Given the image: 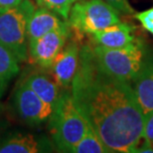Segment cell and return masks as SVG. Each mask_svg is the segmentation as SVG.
<instances>
[{"mask_svg":"<svg viewBox=\"0 0 153 153\" xmlns=\"http://www.w3.org/2000/svg\"><path fill=\"white\" fill-rule=\"evenodd\" d=\"M49 119V129L53 141L57 148L64 152H71L90 126L68 90L60 94Z\"/></svg>","mask_w":153,"mask_h":153,"instance_id":"cell-2","label":"cell"},{"mask_svg":"<svg viewBox=\"0 0 153 153\" xmlns=\"http://www.w3.org/2000/svg\"><path fill=\"white\" fill-rule=\"evenodd\" d=\"M69 25L76 40L120 22L119 12L103 0H82L73 4Z\"/></svg>","mask_w":153,"mask_h":153,"instance_id":"cell-5","label":"cell"},{"mask_svg":"<svg viewBox=\"0 0 153 153\" xmlns=\"http://www.w3.org/2000/svg\"><path fill=\"white\" fill-rule=\"evenodd\" d=\"M105 2L108 3L109 5L115 8L119 13L123 14H134L135 11L130 6L128 0H103Z\"/></svg>","mask_w":153,"mask_h":153,"instance_id":"cell-19","label":"cell"},{"mask_svg":"<svg viewBox=\"0 0 153 153\" xmlns=\"http://www.w3.org/2000/svg\"><path fill=\"white\" fill-rule=\"evenodd\" d=\"M142 138L153 148V111L144 117Z\"/></svg>","mask_w":153,"mask_h":153,"instance_id":"cell-18","label":"cell"},{"mask_svg":"<svg viewBox=\"0 0 153 153\" xmlns=\"http://www.w3.org/2000/svg\"><path fill=\"white\" fill-rule=\"evenodd\" d=\"M93 56L100 68L114 78L132 82L145 62V47L136 40L123 48H105L90 44Z\"/></svg>","mask_w":153,"mask_h":153,"instance_id":"cell-3","label":"cell"},{"mask_svg":"<svg viewBox=\"0 0 153 153\" xmlns=\"http://www.w3.org/2000/svg\"><path fill=\"white\" fill-rule=\"evenodd\" d=\"M76 1H82V0H75V2H76Z\"/></svg>","mask_w":153,"mask_h":153,"instance_id":"cell-21","label":"cell"},{"mask_svg":"<svg viewBox=\"0 0 153 153\" xmlns=\"http://www.w3.org/2000/svg\"><path fill=\"white\" fill-rule=\"evenodd\" d=\"M133 91L143 116L153 111V60L146 59L138 74L132 79Z\"/></svg>","mask_w":153,"mask_h":153,"instance_id":"cell-9","label":"cell"},{"mask_svg":"<svg viewBox=\"0 0 153 153\" xmlns=\"http://www.w3.org/2000/svg\"><path fill=\"white\" fill-rule=\"evenodd\" d=\"M133 17L141 24V26L146 31H148L153 36V6L147 10L141 12H135Z\"/></svg>","mask_w":153,"mask_h":153,"instance_id":"cell-17","label":"cell"},{"mask_svg":"<svg viewBox=\"0 0 153 153\" xmlns=\"http://www.w3.org/2000/svg\"><path fill=\"white\" fill-rule=\"evenodd\" d=\"M13 102L19 117L30 124H38L48 120L53 111V106L44 102L28 87L24 79L15 91Z\"/></svg>","mask_w":153,"mask_h":153,"instance_id":"cell-7","label":"cell"},{"mask_svg":"<svg viewBox=\"0 0 153 153\" xmlns=\"http://www.w3.org/2000/svg\"><path fill=\"white\" fill-rule=\"evenodd\" d=\"M42 142L33 134L18 133L0 141V153H37L43 151Z\"/></svg>","mask_w":153,"mask_h":153,"instance_id":"cell-13","label":"cell"},{"mask_svg":"<svg viewBox=\"0 0 153 153\" xmlns=\"http://www.w3.org/2000/svg\"><path fill=\"white\" fill-rule=\"evenodd\" d=\"M24 81L44 102L54 108L61 94V88L53 76L41 72H32L24 79Z\"/></svg>","mask_w":153,"mask_h":153,"instance_id":"cell-12","label":"cell"},{"mask_svg":"<svg viewBox=\"0 0 153 153\" xmlns=\"http://www.w3.org/2000/svg\"><path fill=\"white\" fill-rule=\"evenodd\" d=\"M79 46L76 39L70 36L66 45L55 58L51 68L49 69L51 76L63 90H69L79 67Z\"/></svg>","mask_w":153,"mask_h":153,"instance_id":"cell-8","label":"cell"},{"mask_svg":"<svg viewBox=\"0 0 153 153\" xmlns=\"http://www.w3.org/2000/svg\"><path fill=\"white\" fill-rule=\"evenodd\" d=\"M72 34L69 22L47 33L28 45V59L43 69L49 70L55 58L66 45Z\"/></svg>","mask_w":153,"mask_h":153,"instance_id":"cell-6","label":"cell"},{"mask_svg":"<svg viewBox=\"0 0 153 153\" xmlns=\"http://www.w3.org/2000/svg\"><path fill=\"white\" fill-rule=\"evenodd\" d=\"M22 1L23 0H0V11L15 7Z\"/></svg>","mask_w":153,"mask_h":153,"instance_id":"cell-20","label":"cell"},{"mask_svg":"<svg viewBox=\"0 0 153 153\" xmlns=\"http://www.w3.org/2000/svg\"><path fill=\"white\" fill-rule=\"evenodd\" d=\"M19 60L9 49L0 42V93L6 85L19 72Z\"/></svg>","mask_w":153,"mask_h":153,"instance_id":"cell-14","label":"cell"},{"mask_svg":"<svg viewBox=\"0 0 153 153\" xmlns=\"http://www.w3.org/2000/svg\"><path fill=\"white\" fill-rule=\"evenodd\" d=\"M132 27L128 24L118 22L108 28L94 32L91 36V41L94 44L102 46L105 48H123L132 44L136 41L134 37Z\"/></svg>","mask_w":153,"mask_h":153,"instance_id":"cell-10","label":"cell"},{"mask_svg":"<svg viewBox=\"0 0 153 153\" xmlns=\"http://www.w3.org/2000/svg\"><path fill=\"white\" fill-rule=\"evenodd\" d=\"M57 13L45 7L35 9L28 22L27 27V40L28 45L32 44L40 37L47 33L63 26L67 21L61 19Z\"/></svg>","mask_w":153,"mask_h":153,"instance_id":"cell-11","label":"cell"},{"mask_svg":"<svg viewBox=\"0 0 153 153\" xmlns=\"http://www.w3.org/2000/svg\"><path fill=\"white\" fill-rule=\"evenodd\" d=\"M40 7H45L57 13L63 19L68 20L70 11L75 0H36Z\"/></svg>","mask_w":153,"mask_h":153,"instance_id":"cell-16","label":"cell"},{"mask_svg":"<svg viewBox=\"0 0 153 153\" xmlns=\"http://www.w3.org/2000/svg\"><path fill=\"white\" fill-rule=\"evenodd\" d=\"M35 9L32 1L23 0L15 7L0 11V42L20 63L28 60L27 27Z\"/></svg>","mask_w":153,"mask_h":153,"instance_id":"cell-4","label":"cell"},{"mask_svg":"<svg viewBox=\"0 0 153 153\" xmlns=\"http://www.w3.org/2000/svg\"><path fill=\"white\" fill-rule=\"evenodd\" d=\"M0 132H1V129H0Z\"/></svg>","mask_w":153,"mask_h":153,"instance_id":"cell-22","label":"cell"},{"mask_svg":"<svg viewBox=\"0 0 153 153\" xmlns=\"http://www.w3.org/2000/svg\"><path fill=\"white\" fill-rule=\"evenodd\" d=\"M71 93L76 106L109 152H134L142 139L144 116L133 88L102 71L90 44L79 51Z\"/></svg>","mask_w":153,"mask_h":153,"instance_id":"cell-1","label":"cell"},{"mask_svg":"<svg viewBox=\"0 0 153 153\" xmlns=\"http://www.w3.org/2000/svg\"><path fill=\"white\" fill-rule=\"evenodd\" d=\"M71 152L74 153H109L106 147L93 127L88 126L87 132L82 139L72 148Z\"/></svg>","mask_w":153,"mask_h":153,"instance_id":"cell-15","label":"cell"}]
</instances>
